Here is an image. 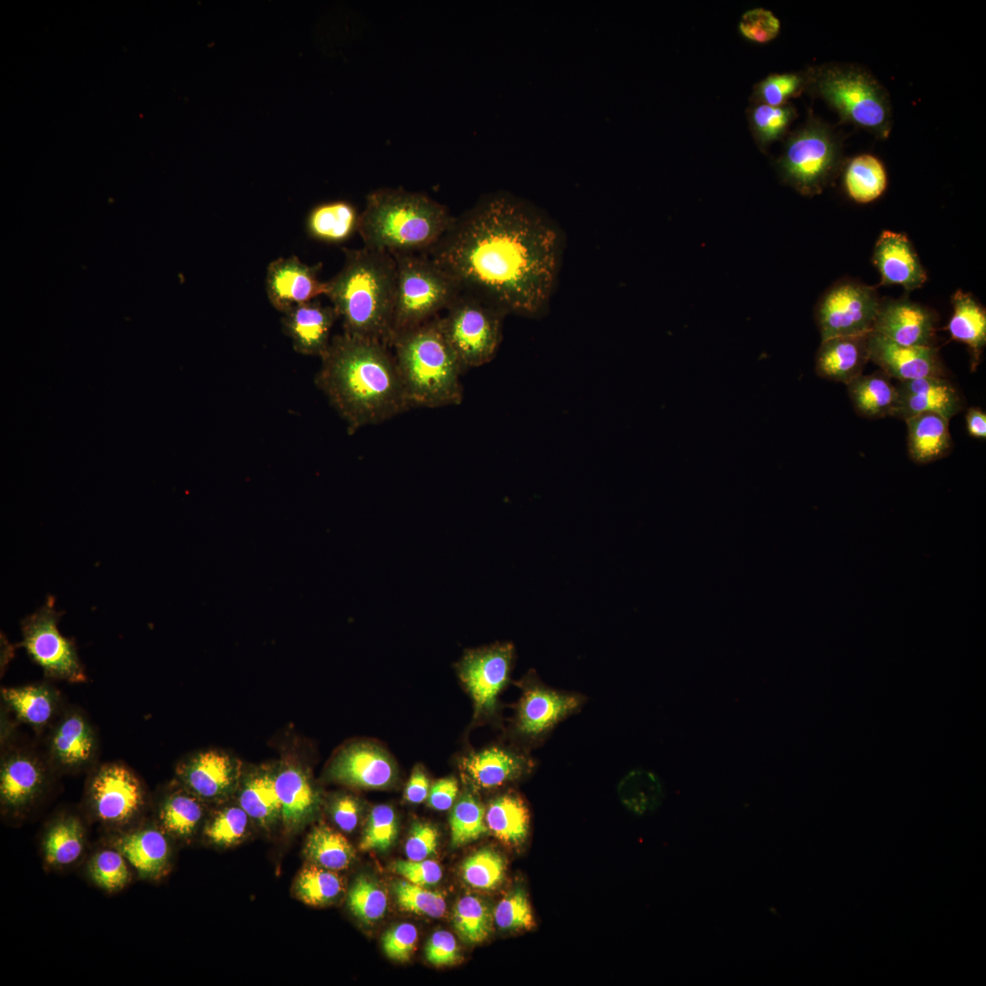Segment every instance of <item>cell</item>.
<instances>
[{"mask_svg": "<svg viewBox=\"0 0 986 986\" xmlns=\"http://www.w3.org/2000/svg\"><path fill=\"white\" fill-rule=\"evenodd\" d=\"M328 776L351 787L383 789L395 781L397 768L383 749L369 742H356L335 755L328 768Z\"/></svg>", "mask_w": 986, "mask_h": 986, "instance_id": "cell-14", "label": "cell"}, {"mask_svg": "<svg viewBox=\"0 0 986 986\" xmlns=\"http://www.w3.org/2000/svg\"><path fill=\"white\" fill-rule=\"evenodd\" d=\"M872 331L906 346H931L935 319L926 307L899 299L880 303Z\"/></svg>", "mask_w": 986, "mask_h": 986, "instance_id": "cell-18", "label": "cell"}, {"mask_svg": "<svg viewBox=\"0 0 986 986\" xmlns=\"http://www.w3.org/2000/svg\"><path fill=\"white\" fill-rule=\"evenodd\" d=\"M967 430L976 438L986 437V414L981 410L971 407L966 414Z\"/></svg>", "mask_w": 986, "mask_h": 986, "instance_id": "cell-61", "label": "cell"}, {"mask_svg": "<svg viewBox=\"0 0 986 986\" xmlns=\"http://www.w3.org/2000/svg\"><path fill=\"white\" fill-rule=\"evenodd\" d=\"M953 314L948 330L952 339L967 344L978 357L986 343V313L974 298L961 290L952 296Z\"/></svg>", "mask_w": 986, "mask_h": 986, "instance_id": "cell-34", "label": "cell"}, {"mask_svg": "<svg viewBox=\"0 0 986 986\" xmlns=\"http://www.w3.org/2000/svg\"><path fill=\"white\" fill-rule=\"evenodd\" d=\"M493 920L490 907L477 897L465 896L456 904L454 927L467 943L477 944L486 940L492 931Z\"/></svg>", "mask_w": 986, "mask_h": 986, "instance_id": "cell-42", "label": "cell"}, {"mask_svg": "<svg viewBox=\"0 0 986 986\" xmlns=\"http://www.w3.org/2000/svg\"><path fill=\"white\" fill-rule=\"evenodd\" d=\"M485 808L472 793L466 792L454 805L449 818L451 844L461 846L487 834Z\"/></svg>", "mask_w": 986, "mask_h": 986, "instance_id": "cell-43", "label": "cell"}, {"mask_svg": "<svg viewBox=\"0 0 986 986\" xmlns=\"http://www.w3.org/2000/svg\"><path fill=\"white\" fill-rule=\"evenodd\" d=\"M283 314L282 330L291 340L294 350L321 358L330 346L331 329L338 319L333 307L312 300Z\"/></svg>", "mask_w": 986, "mask_h": 986, "instance_id": "cell-21", "label": "cell"}, {"mask_svg": "<svg viewBox=\"0 0 986 986\" xmlns=\"http://www.w3.org/2000/svg\"><path fill=\"white\" fill-rule=\"evenodd\" d=\"M793 116V109L787 105L775 107L759 103L754 106L750 113V121L758 142L764 146L779 139Z\"/></svg>", "mask_w": 986, "mask_h": 986, "instance_id": "cell-49", "label": "cell"}, {"mask_svg": "<svg viewBox=\"0 0 986 986\" xmlns=\"http://www.w3.org/2000/svg\"><path fill=\"white\" fill-rule=\"evenodd\" d=\"M907 426V446L911 458L926 464L943 457L952 442L949 420L935 413H922L905 420Z\"/></svg>", "mask_w": 986, "mask_h": 986, "instance_id": "cell-29", "label": "cell"}, {"mask_svg": "<svg viewBox=\"0 0 986 986\" xmlns=\"http://www.w3.org/2000/svg\"><path fill=\"white\" fill-rule=\"evenodd\" d=\"M514 652L511 643H497L466 651L457 663L458 676L472 698L477 717L494 711L509 680Z\"/></svg>", "mask_w": 986, "mask_h": 986, "instance_id": "cell-12", "label": "cell"}, {"mask_svg": "<svg viewBox=\"0 0 986 986\" xmlns=\"http://www.w3.org/2000/svg\"><path fill=\"white\" fill-rule=\"evenodd\" d=\"M305 855L313 864L337 871L347 868L354 859V849L340 833L320 824L309 834Z\"/></svg>", "mask_w": 986, "mask_h": 986, "instance_id": "cell-38", "label": "cell"}, {"mask_svg": "<svg viewBox=\"0 0 986 986\" xmlns=\"http://www.w3.org/2000/svg\"><path fill=\"white\" fill-rule=\"evenodd\" d=\"M880 299L876 289L862 283L835 284L820 299L815 312L822 341L872 331Z\"/></svg>", "mask_w": 986, "mask_h": 986, "instance_id": "cell-11", "label": "cell"}, {"mask_svg": "<svg viewBox=\"0 0 986 986\" xmlns=\"http://www.w3.org/2000/svg\"><path fill=\"white\" fill-rule=\"evenodd\" d=\"M274 778L281 806L280 818L288 829H297L316 812L317 792L306 772L295 765L282 766L274 773Z\"/></svg>", "mask_w": 986, "mask_h": 986, "instance_id": "cell-26", "label": "cell"}, {"mask_svg": "<svg viewBox=\"0 0 986 986\" xmlns=\"http://www.w3.org/2000/svg\"><path fill=\"white\" fill-rule=\"evenodd\" d=\"M802 86V79L797 74H772L756 86L755 96L759 103L782 106L800 91Z\"/></svg>", "mask_w": 986, "mask_h": 986, "instance_id": "cell-52", "label": "cell"}, {"mask_svg": "<svg viewBox=\"0 0 986 986\" xmlns=\"http://www.w3.org/2000/svg\"><path fill=\"white\" fill-rule=\"evenodd\" d=\"M115 847L142 877L157 878L169 866V843L158 829L147 827L122 834Z\"/></svg>", "mask_w": 986, "mask_h": 986, "instance_id": "cell-27", "label": "cell"}, {"mask_svg": "<svg viewBox=\"0 0 986 986\" xmlns=\"http://www.w3.org/2000/svg\"><path fill=\"white\" fill-rule=\"evenodd\" d=\"M360 813L358 800L349 794L336 797L330 805L332 820L341 830L346 833H351L357 827Z\"/></svg>", "mask_w": 986, "mask_h": 986, "instance_id": "cell-58", "label": "cell"}, {"mask_svg": "<svg viewBox=\"0 0 986 986\" xmlns=\"http://www.w3.org/2000/svg\"><path fill=\"white\" fill-rule=\"evenodd\" d=\"M781 23L770 11L764 8H753L746 11L740 21L739 29L749 40L766 43L779 33Z\"/></svg>", "mask_w": 986, "mask_h": 986, "instance_id": "cell-53", "label": "cell"}, {"mask_svg": "<svg viewBox=\"0 0 986 986\" xmlns=\"http://www.w3.org/2000/svg\"><path fill=\"white\" fill-rule=\"evenodd\" d=\"M867 335L838 336L822 341L815 358L816 373L845 384L862 374L869 360Z\"/></svg>", "mask_w": 986, "mask_h": 986, "instance_id": "cell-25", "label": "cell"}, {"mask_svg": "<svg viewBox=\"0 0 986 986\" xmlns=\"http://www.w3.org/2000/svg\"><path fill=\"white\" fill-rule=\"evenodd\" d=\"M506 862L503 856L491 848H482L471 855L462 865L465 882L473 888L492 890L503 881Z\"/></svg>", "mask_w": 986, "mask_h": 986, "instance_id": "cell-44", "label": "cell"}, {"mask_svg": "<svg viewBox=\"0 0 986 986\" xmlns=\"http://www.w3.org/2000/svg\"><path fill=\"white\" fill-rule=\"evenodd\" d=\"M347 902L352 914L366 923L382 918L388 904L382 887L366 876L356 878L349 891Z\"/></svg>", "mask_w": 986, "mask_h": 986, "instance_id": "cell-45", "label": "cell"}, {"mask_svg": "<svg viewBox=\"0 0 986 986\" xmlns=\"http://www.w3.org/2000/svg\"><path fill=\"white\" fill-rule=\"evenodd\" d=\"M867 349L869 360L899 381L944 375L937 349L932 346L901 345L871 331Z\"/></svg>", "mask_w": 986, "mask_h": 986, "instance_id": "cell-17", "label": "cell"}, {"mask_svg": "<svg viewBox=\"0 0 986 986\" xmlns=\"http://www.w3.org/2000/svg\"><path fill=\"white\" fill-rule=\"evenodd\" d=\"M873 263L881 276V284L899 285L907 290L922 287L927 273L907 236L885 230L879 236Z\"/></svg>", "mask_w": 986, "mask_h": 986, "instance_id": "cell-20", "label": "cell"}, {"mask_svg": "<svg viewBox=\"0 0 986 986\" xmlns=\"http://www.w3.org/2000/svg\"><path fill=\"white\" fill-rule=\"evenodd\" d=\"M126 861L117 849L98 852L89 866L90 877L98 886L108 892L122 889L131 880Z\"/></svg>", "mask_w": 986, "mask_h": 986, "instance_id": "cell-48", "label": "cell"}, {"mask_svg": "<svg viewBox=\"0 0 986 986\" xmlns=\"http://www.w3.org/2000/svg\"><path fill=\"white\" fill-rule=\"evenodd\" d=\"M844 185L854 201L870 203L881 196L886 188V169L882 162L874 155L855 156L845 167Z\"/></svg>", "mask_w": 986, "mask_h": 986, "instance_id": "cell-36", "label": "cell"}, {"mask_svg": "<svg viewBox=\"0 0 986 986\" xmlns=\"http://www.w3.org/2000/svg\"><path fill=\"white\" fill-rule=\"evenodd\" d=\"M393 359L410 407L457 405L464 369L446 339L438 316L395 335Z\"/></svg>", "mask_w": 986, "mask_h": 986, "instance_id": "cell-5", "label": "cell"}, {"mask_svg": "<svg viewBox=\"0 0 986 986\" xmlns=\"http://www.w3.org/2000/svg\"><path fill=\"white\" fill-rule=\"evenodd\" d=\"M83 848L82 825L79 819L72 816L56 821L48 828L43 840L45 860L56 867L67 866L76 862Z\"/></svg>", "mask_w": 986, "mask_h": 986, "instance_id": "cell-37", "label": "cell"}, {"mask_svg": "<svg viewBox=\"0 0 986 986\" xmlns=\"http://www.w3.org/2000/svg\"><path fill=\"white\" fill-rule=\"evenodd\" d=\"M44 783L45 771L37 759L22 752L12 753L1 765V803L9 810H22L38 796Z\"/></svg>", "mask_w": 986, "mask_h": 986, "instance_id": "cell-24", "label": "cell"}, {"mask_svg": "<svg viewBox=\"0 0 986 986\" xmlns=\"http://www.w3.org/2000/svg\"><path fill=\"white\" fill-rule=\"evenodd\" d=\"M429 780L424 770L415 767L410 776L404 790V798L411 803H420L427 799L429 794Z\"/></svg>", "mask_w": 986, "mask_h": 986, "instance_id": "cell-60", "label": "cell"}, {"mask_svg": "<svg viewBox=\"0 0 986 986\" xmlns=\"http://www.w3.org/2000/svg\"><path fill=\"white\" fill-rule=\"evenodd\" d=\"M393 257L396 262V288L392 340L437 317L460 293L451 277L425 253Z\"/></svg>", "mask_w": 986, "mask_h": 986, "instance_id": "cell-6", "label": "cell"}, {"mask_svg": "<svg viewBox=\"0 0 986 986\" xmlns=\"http://www.w3.org/2000/svg\"><path fill=\"white\" fill-rule=\"evenodd\" d=\"M426 960L435 966L454 965L461 955L454 936L446 930L435 932L425 945Z\"/></svg>", "mask_w": 986, "mask_h": 986, "instance_id": "cell-57", "label": "cell"}, {"mask_svg": "<svg viewBox=\"0 0 986 986\" xmlns=\"http://www.w3.org/2000/svg\"><path fill=\"white\" fill-rule=\"evenodd\" d=\"M561 240L540 213L510 196L489 197L455 217L425 254L472 295L504 314L540 316L556 277Z\"/></svg>", "mask_w": 986, "mask_h": 986, "instance_id": "cell-1", "label": "cell"}, {"mask_svg": "<svg viewBox=\"0 0 986 986\" xmlns=\"http://www.w3.org/2000/svg\"><path fill=\"white\" fill-rule=\"evenodd\" d=\"M458 792L457 781L454 777L435 781L429 791L428 805L438 811L448 810L454 803Z\"/></svg>", "mask_w": 986, "mask_h": 986, "instance_id": "cell-59", "label": "cell"}, {"mask_svg": "<svg viewBox=\"0 0 986 986\" xmlns=\"http://www.w3.org/2000/svg\"><path fill=\"white\" fill-rule=\"evenodd\" d=\"M60 615L55 609L54 597L48 596L42 607L22 621V645L47 676L84 682L86 677L75 647L58 631Z\"/></svg>", "mask_w": 986, "mask_h": 986, "instance_id": "cell-10", "label": "cell"}, {"mask_svg": "<svg viewBox=\"0 0 986 986\" xmlns=\"http://www.w3.org/2000/svg\"><path fill=\"white\" fill-rule=\"evenodd\" d=\"M389 348L343 332L331 338L320 358L315 383L344 420L349 434L410 408Z\"/></svg>", "mask_w": 986, "mask_h": 986, "instance_id": "cell-2", "label": "cell"}, {"mask_svg": "<svg viewBox=\"0 0 986 986\" xmlns=\"http://www.w3.org/2000/svg\"><path fill=\"white\" fill-rule=\"evenodd\" d=\"M320 268V264L309 266L297 257L272 261L266 277V289L271 305L285 313L320 295H326L328 283L319 278Z\"/></svg>", "mask_w": 986, "mask_h": 986, "instance_id": "cell-15", "label": "cell"}, {"mask_svg": "<svg viewBox=\"0 0 986 986\" xmlns=\"http://www.w3.org/2000/svg\"><path fill=\"white\" fill-rule=\"evenodd\" d=\"M50 752L63 768L77 769L89 762L95 752V737L80 714H68L59 721L50 739Z\"/></svg>", "mask_w": 986, "mask_h": 986, "instance_id": "cell-28", "label": "cell"}, {"mask_svg": "<svg viewBox=\"0 0 986 986\" xmlns=\"http://www.w3.org/2000/svg\"><path fill=\"white\" fill-rule=\"evenodd\" d=\"M582 698L545 687L532 677L524 685L515 726L519 735L535 740L580 707Z\"/></svg>", "mask_w": 986, "mask_h": 986, "instance_id": "cell-16", "label": "cell"}, {"mask_svg": "<svg viewBox=\"0 0 986 986\" xmlns=\"http://www.w3.org/2000/svg\"><path fill=\"white\" fill-rule=\"evenodd\" d=\"M359 222L360 214L352 204L336 200L314 206L308 215L306 229L312 239L340 244L358 232Z\"/></svg>", "mask_w": 986, "mask_h": 986, "instance_id": "cell-30", "label": "cell"}, {"mask_svg": "<svg viewBox=\"0 0 986 986\" xmlns=\"http://www.w3.org/2000/svg\"><path fill=\"white\" fill-rule=\"evenodd\" d=\"M343 889L341 878L333 870L315 864L303 867L294 884L297 897L314 907L334 902Z\"/></svg>", "mask_w": 986, "mask_h": 986, "instance_id": "cell-41", "label": "cell"}, {"mask_svg": "<svg viewBox=\"0 0 986 986\" xmlns=\"http://www.w3.org/2000/svg\"><path fill=\"white\" fill-rule=\"evenodd\" d=\"M2 697L19 719L37 729L47 726L58 708V695L46 685L3 688Z\"/></svg>", "mask_w": 986, "mask_h": 986, "instance_id": "cell-32", "label": "cell"}, {"mask_svg": "<svg viewBox=\"0 0 986 986\" xmlns=\"http://www.w3.org/2000/svg\"><path fill=\"white\" fill-rule=\"evenodd\" d=\"M393 868L406 881L422 886L435 885L442 878L440 865L432 860H400L393 864Z\"/></svg>", "mask_w": 986, "mask_h": 986, "instance_id": "cell-56", "label": "cell"}, {"mask_svg": "<svg viewBox=\"0 0 986 986\" xmlns=\"http://www.w3.org/2000/svg\"><path fill=\"white\" fill-rule=\"evenodd\" d=\"M203 817L201 799L190 792L171 794L163 801L159 812L163 830L179 838L192 836Z\"/></svg>", "mask_w": 986, "mask_h": 986, "instance_id": "cell-40", "label": "cell"}, {"mask_svg": "<svg viewBox=\"0 0 986 986\" xmlns=\"http://www.w3.org/2000/svg\"><path fill=\"white\" fill-rule=\"evenodd\" d=\"M438 837V831L433 824L414 822L404 845L406 856L409 860H425L435 852Z\"/></svg>", "mask_w": 986, "mask_h": 986, "instance_id": "cell-55", "label": "cell"}, {"mask_svg": "<svg viewBox=\"0 0 986 986\" xmlns=\"http://www.w3.org/2000/svg\"><path fill=\"white\" fill-rule=\"evenodd\" d=\"M846 385L859 414L867 418L890 415L897 401V389L887 378L880 374H860Z\"/></svg>", "mask_w": 986, "mask_h": 986, "instance_id": "cell-33", "label": "cell"}, {"mask_svg": "<svg viewBox=\"0 0 986 986\" xmlns=\"http://www.w3.org/2000/svg\"><path fill=\"white\" fill-rule=\"evenodd\" d=\"M418 939L416 928L411 923H402L389 929L383 937V949L391 960L408 961Z\"/></svg>", "mask_w": 986, "mask_h": 986, "instance_id": "cell-54", "label": "cell"}, {"mask_svg": "<svg viewBox=\"0 0 986 986\" xmlns=\"http://www.w3.org/2000/svg\"><path fill=\"white\" fill-rule=\"evenodd\" d=\"M398 822L394 810L387 804L374 806L368 816L360 842L362 851H385L395 841Z\"/></svg>", "mask_w": 986, "mask_h": 986, "instance_id": "cell-46", "label": "cell"}, {"mask_svg": "<svg viewBox=\"0 0 986 986\" xmlns=\"http://www.w3.org/2000/svg\"><path fill=\"white\" fill-rule=\"evenodd\" d=\"M454 218L443 205L424 194L384 188L367 196L358 232L371 249L392 255L426 253Z\"/></svg>", "mask_w": 986, "mask_h": 986, "instance_id": "cell-4", "label": "cell"}, {"mask_svg": "<svg viewBox=\"0 0 986 986\" xmlns=\"http://www.w3.org/2000/svg\"><path fill=\"white\" fill-rule=\"evenodd\" d=\"M250 817L239 806H228L218 811L205 828V836L215 844L231 846L242 841Z\"/></svg>", "mask_w": 986, "mask_h": 986, "instance_id": "cell-47", "label": "cell"}, {"mask_svg": "<svg viewBox=\"0 0 986 986\" xmlns=\"http://www.w3.org/2000/svg\"><path fill=\"white\" fill-rule=\"evenodd\" d=\"M485 822L496 838L509 845H519L528 836L530 813L520 797L506 793L489 802Z\"/></svg>", "mask_w": 986, "mask_h": 986, "instance_id": "cell-31", "label": "cell"}, {"mask_svg": "<svg viewBox=\"0 0 986 986\" xmlns=\"http://www.w3.org/2000/svg\"><path fill=\"white\" fill-rule=\"evenodd\" d=\"M90 800L97 817L105 823L124 824L141 811L144 793L140 781L126 767H101L90 782Z\"/></svg>", "mask_w": 986, "mask_h": 986, "instance_id": "cell-13", "label": "cell"}, {"mask_svg": "<svg viewBox=\"0 0 986 986\" xmlns=\"http://www.w3.org/2000/svg\"><path fill=\"white\" fill-rule=\"evenodd\" d=\"M493 918L502 930H530L535 925L530 900L521 887H516L498 902Z\"/></svg>", "mask_w": 986, "mask_h": 986, "instance_id": "cell-51", "label": "cell"}, {"mask_svg": "<svg viewBox=\"0 0 986 986\" xmlns=\"http://www.w3.org/2000/svg\"><path fill=\"white\" fill-rule=\"evenodd\" d=\"M618 793L624 806L637 815L655 811L665 795L658 776L645 769L628 772L619 783Z\"/></svg>", "mask_w": 986, "mask_h": 986, "instance_id": "cell-39", "label": "cell"}, {"mask_svg": "<svg viewBox=\"0 0 986 986\" xmlns=\"http://www.w3.org/2000/svg\"><path fill=\"white\" fill-rule=\"evenodd\" d=\"M531 763L525 755L498 747L469 753L459 761L465 778L482 789L496 788L519 778Z\"/></svg>", "mask_w": 986, "mask_h": 986, "instance_id": "cell-23", "label": "cell"}, {"mask_svg": "<svg viewBox=\"0 0 986 986\" xmlns=\"http://www.w3.org/2000/svg\"><path fill=\"white\" fill-rule=\"evenodd\" d=\"M446 311L444 317H438L439 325L464 371L491 362L501 343L507 315L464 292Z\"/></svg>", "mask_w": 986, "mask_h": 986, "instance_id": "cell-7", "label": "cell"}, {"mask_svg": "<svg viewBox=\"0 0 986 986\" xmlns=\"http://www.w3.org/2000/svg\"><path fill=\"white\" fill-rule=\"evenodd\" d=\"M393 891L397 904L403 910L435 918H441L446 912V901L438 892L408 881L396 882Z\"/></svg>", "mask_w": 986, "mask_h": 986, "instance_id": "cell-50", "label": "cell"}, {"mask_svg": "<svg viewBox=\"0 0 986 986\" xmlns=\"http://www.w3.org/2000/svg\"><path fill=\"white\" fill-rule=\"evenodd\" d=\"M896 389L891 416L906 420L922 413H935L949 420L961 409L959 393L944 377L899 381Z\"/></svg>", "mask_w": 986, "mask_h": 986, "instance_id": "cell-19", "label": "cell"}, {"mask_svg": "<svg viewBox=\"0 0 986 986\" xmlns=\"http://www.w3.org/2000/svg\"><path fill=\"white\" fill-rule=\"evenodd\" d=\"M816 88L844 120L881 136L888 134L890 110L886 94L865 73L828 68L819 74Z\"/></svg>", "mask_w": 986, "mask_h": 986, "instance_id": "cell-8", "label": "cell"}, {"mask_svg": "<svg viewBox=\"0 0 986 986\" xmlns=\"http://www.w3.org/2000/svg\"><path fill=\"white\" fill-rule=\"evenodd\" d=\"M180 776L189 792L199 799L215 801L232 791L238 767L229 755L218 750H205L184 762Z\"/></svg>", "mask_w": 986, "mask_h": 986, "instance_id": "cell-22", "label": "cell"}, {"mask_svg": "<svg viewBox=\"0 0 986 986\" xmlns=\"http://www.w3.org/2000/svg\"><path fill=\"white\" fill-rule=\"evenodd\" d=\"M239 805L259 825L274 823L281 813L274 773L258 771L249 775L241 788Z\"/></svg>", "mask_w": 986, "mask_h": 986, "instance_id": "cell-35", "label": "cell"}, {"mask_svg": "<svg viewBox=\"0 0 986 986\" xmlns=\"http://www.w3.org/2000/svg\"><path fill=\"white\" fill-rule=\"evenodd\" d=\"M838 164L837 144L828 130L815 122L789 139L779 161L783 179L805 195L820 194Z\"/></svg>", "mask_w": 986, "mask_h": 986, "instance_id": "cell-9", "label": "cell"}, {"mask_svg": "<svg viewBox=\"0 0 986 986\" xmlns=\"http://www.w3.org/2000/svg\"><path fill=\"white\" fill-rule=\"evenodd\" d=\"M327 283L326 296L343 332L390 347L396 288L393 255L365 246L345 250L341 269Z\"/></svg>", "mask_w": 986, "mask_h": 986, "instance_id": "cell-3", "label": "cell"}]
</instances>
